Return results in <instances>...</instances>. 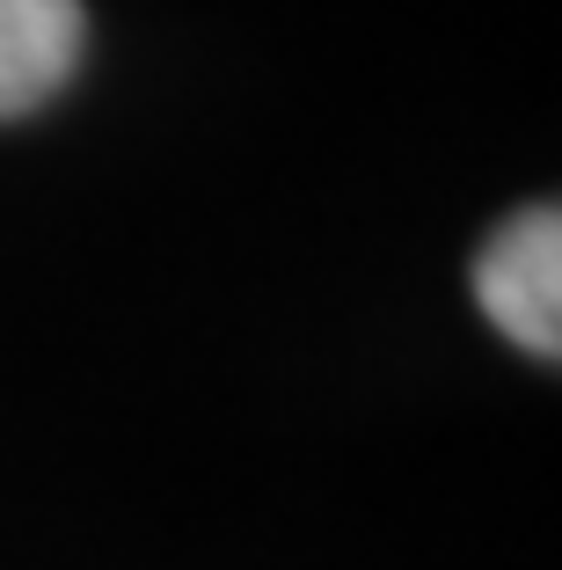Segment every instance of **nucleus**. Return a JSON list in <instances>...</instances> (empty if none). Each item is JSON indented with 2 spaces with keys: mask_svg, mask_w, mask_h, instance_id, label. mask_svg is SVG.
<instances>
[{
  "mask_svg": "<svg viewBox=\"0 0 562 570\" xmlns=\"http://www.w3.org/2000/svg\"><path fill=\"white\" fill-rule=\"evenodd\" d=\"M475 301L526 358H562V213L526 205L482 242L475 256Z\"/></svg>",
  "mask_w": 562,
  "mask_h": 570,
  "instance_id": "f257e3e1",
  "label": "nucleus"
},
{
  "mask_svg": "<svg viewBox=\"0 0 562 570\" xmlns=\"http://www.w3.org/2000/svg\"><path fill=\"white\" fill-rule=\"evenodd\" d=\"M88 45L81 0H0V118H30L73 81Z\"/></svg>",
  "mask_w": 562,
  "mask_h": 570,
  "instance_id": "f03ea898",
  "label": "nucleus"
}]
</instances>
